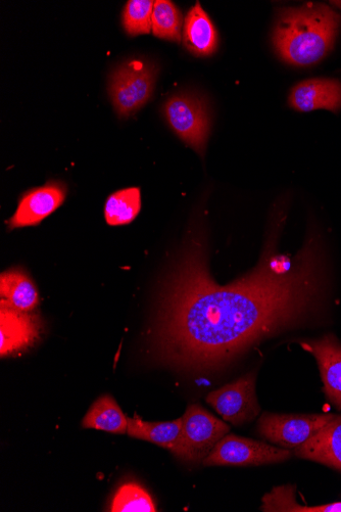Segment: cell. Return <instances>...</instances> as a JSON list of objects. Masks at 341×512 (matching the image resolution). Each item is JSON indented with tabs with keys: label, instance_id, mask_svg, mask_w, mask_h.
<instances>
[{
	"label": "cell",
	"instance_id": "1",
	"mask_svg": "<svg viewBox=\"0 0 341 512\" xmlns=\"http://www.w3.org/2000/svg\"><path fill=\"white\" fill-rule=\"evenodd\" d=\"M286 211L287 201L281 199L271 213L259 266L227 286L215 283L201 236L193 235L161 296L154 329L161 360L186 370L219 369L309 314L321 291V242L311 232L297 256L277 255L274 246Z\"/></svg>",
	"mask_w": 341,
	"mask_h": 512
},
{
	"label": "cell",
	"instance_id": "2",
	"mask_svg": "<svg viewBox=\"0 0 341 512\" xmlns=\"http://www.w3.org/2000/svg\"><path fill=\"white\" fill-rule=\"evenodd\" d=\"M340 25L341 16L324 4L281 9L273 29L275 51L292 66L318 64L334 49Z\"/></svg>",
	"mask_w": 341,
	"mask_h": 512
},
{
	"label": "cell",
	"instance_id": "3",
	"mask_svg": "<svg viewBox=\"0 0 341 512\" xmlns=\"http://www.w3.org/2000/svg\"><path fill=\"white\" fill-rule=\"evenodd\" d=\"M157 76L156 66L142 60L127 62L113 72L109 93L119 117L134 115L151 100Z\"/></svg>",
	"mask_w": 341,
	"mask_h": 512
},
{
	"label": "cell",
	"instance_id": "4",
	"mask_svg": "<svg viewBox=\"0 0 341 512\" xmlns=\"http://www.w3.org/2000/svg\"><path fill=\"white\" fill-rule=\"evenodd\" d=\"M164 113L181 141L204 157L212 125L206 101L194 93L181 92L167 101Z\"/></svg>",
	"mask_w": 341,
	"mask_h": 512
},
{
	"label": "cell",
	"instance_id": "5",
	"mask_svg": "<svg viewBox=\"0 0 341 512\" xmlns=\"http://www.w3.org/2000/svg\"><path fill=\"white\" fill-rule=\"evenodd\" d=\"M229 431L224 422L201 405L192 404L182 416L180 443L174 455L184 461H204Z\"/></svg>",
	"mask_w": 341,
	"mask_h": 512
},
{
	"label": "cell",
	"instance_id": "6",
	"mask_svg": "<svg viewBox=\"0 0 341 512\" xmlns=\"http://www.w3.org/2000/svg\"><path fill=\"white\" fill-rule=\"evenodd\" d=\"M333 414H278L265 412L258 424L259 434L270 443L296 449L325 427Z\"/></svg>",
	"mask_w": 341,
	"mask_h": 512
},
{
	"label": "cell",
	"instance_id": "7",
	"mask_svg": "<svg viewBox=\"0 0 341 512\" xmlns=\"http://www.w3.org/2000/svg\"><path fill=\"white\" fill-rule=\"evenodd\" d=\"M291 452L263 442L226 435L203 461L206 467L214 465H236L248 467L278 463L288 460Z\"/></svg>",
	"mask_w": 341,
	"mask_h": 512
},
{
	"label": "cell",
	"instance_id": "8",
	"mask_svg": "<svg viewBox=\"0 0 341 512\" xmlns=\"http://www.w3.org/2000/svg\"><path fill=\"white\" fill-rule=\"evenodd\" d=\"M207 402L224 421L234 426L254 421L261 412L256 395V375L249 374L210 393Z\"/></svg>",
	"mask_w": 341,
	"mask_h": 512
},
{
	"label": "cell",
	"instance_id": "9",
	"mask_svg": "<svg viewBox=\"0 0 341 512\" xmlns=\"http://www.w3.org/2000/svg\"><path fill=\"white\" fill-rule=\"evenodd\" d=\"M67 188L63 182L50 181L25 193L9 221L11 229L38 225L56 212L65 202Z\"/></svg>",
	"mask_w": 341,
	"mask_h": 512
},
{
	"label": "cell",
	"instance_id": "10",
	"mask_svg": "<svg viewBox=\"0 0 341 512\" xmlns=\"http://www.w3.org/2000/svg\"><path fill=\"white\" fill-rule=\"evenodd\" d=\"M289 106L299 112L341 109V81L331 78L308 79L292 87L288 97Z\"/></svg>",
	"mask_w": 341,
	"mask_h": 512
},
{
	"label": "cell",
	"instance_id": "11",
	"mask_svg": "<svg viewBox=\"0 0 341 512\" xmlns=\"http://www.w3.org/2000/svg\"><path fill=\"white\" fill-rule=\"evenodd\" d=\"M301 345L318 363L327 398L341 409V344L334 335L329 334L319 340L302 342Z\"/></svg>",
	"mask_w": 341,
	"mask_h": 512
},
{
	"label": "cell",
	"instance_id": "12",
	"mask_svg": "<svg viewBox=\"0 0 341 512\" xmlns=\"http://www.w3.org/2000/svg\"><path fill=\"white\" fill-rule=\"evenodd\" d=\"M39 325L36 316L2 305V357L32 345L38 338Z\"/></svg>",
	"mask_w": 341,
	"mask_h": 512
},
{
	"label": "cell",
	"instance_id": "13",
	"mask_svg": "<svg viewBox=\"0 0 341 512\" xmlns=\"http://www.w3.org/2000/svg\"><path fill=\"white\" fill-rule=\"evenodd\" d=\"M184 48L193 56L209 57L216 53L219 35L200 3L188 12L182 33Z\"/></svg>",
	"mask_w": 341,
	"mask_h": 512
},
{
	"label": "cell",
	"instance_id": "14",
	"mask_svg": "<svg viewBox=\"0 0 341 512\" xmlns=\"http://www.w3.org/2000/svg\"><path fill=\"white\" fill-rule=\"evenodd\" d=\"M295 454L341 473V415L334 416L315 436L296 448Z\"/></svg>",
	"mask_w": 341,
	"mask_h": 512
},
{
	"label": "cell",
	"instance_id": "15",
	"mask_svg": "<svg viewBox=\"0 0 341 512\" xmlns=\"http://www.w3.org/2000/svg\"><path fill=\"white\" fill-rule=\"evenodd\" d=\"M0 296L2 305L30 312L39 303L37 289L26 271L14 268L2 273L0 277Z\"/></svg>",
	"mask_w": 341,
	"mask_h": 512
},
{
	"label": "cell",
	"instance_id": "16",
	"mask_svg": "<svg viewBox=\"0 0 341 512\" xmlns=\"http://www.w3.org/2000/svg\"><path fill=\"white\" fill-rule=\"evenodd\" d=\"M181 431L182 417L173 422L166 423L145 422L137 414L132 418H128L127 434L129 437L154 443L168 449L173 454L178 449Z\"/></svg>",
	"mask_w": 341,
	"mask_h": 512
},
{
	"label": "cell",
	"instance_id": "17",
	"mask_svg": "<svg viewBox=\"0 0 341 512\" xmlns=\"http://www.w3.org/2000/svg\"><path fill=\"white\" fill-rule=\"evenodd\" d=\"M82 427L124 435L128 430V418L112 396L104 395L89 408Z\"/></svg>",
	"mask_w": 341,
	"mask_h": 512
},
{
	"label": "cell",
	"instance_id": "18",
	"mask_svg": "<svg viewBox=\"0 0 341 512\" xmlns=\"http://www.w3.org/2000/svg\"><path fill=\"white\" fill-rule=\"evenodd\" d=\"M262 511L268 512H341V502L302 506L296 501V486H279L263 497Z\"/></svg>",
	"mask_w": 341,
	"mask_h": 512
},
{
	"label": "cell",
	"instance_id": "19",
	"mask_svg": "<svg viewBox=\"0 0 341 512\" xmlns=\"http://www.w3.org/2000/svg\"><path fill=\"white\" fill-rule=\"evenodd\" d=\"M141 209V195L138 188L121 190L109 197L105 216L109 225L119 226L131 223Z\"/></svg>",
	"mask_w": 341,
	"mask_h": 512
},
{
	"label": "cell",
	"instance_id": "20",
	"mask_svg": "<svg viewBox=\"0 0 341 512\" xmlns=\"http://www.w3.org/2000/svg\"><path fill=\"white\" fill-rule=\"evenodd\" d=\"M183 19L180 10L169 0H157L153 10V33L158 38L181 42Z\"/></svg>",
	"mask_w": 341,
	"mask_h": 512
},
{
	"label": "cell",
	"instance_id": "21",
	"mask_svg": "<svg viewBox=\"0 0 341 512\" xmlns=\"http://www.w3.org/2000/svg\"><path fill=\"white\" fill-rule=\"evenodd\" d=\"M111 511L113 512H155V503L148 492L135 483H128L116 492Z\"/></svg>",
	"mask_w": 341,
	"mask_h": 512
},
{
	"label": "cell",
	"instance_id": "22",
	"mask_svg": "<svg viewBox=\"0 0 341 512\" xmlns=\"http://www.w3.org/2000/svg\"><path fill=\"white\" fill-rule=\"evenodd\" d=\"M155 2L151 0H130L123 12V26L130 36L149 34L153 27Z\"/></svg>",
	"mask_w": 341,
	"mask_h": 512
},
{
	"label": "cell",
	"instance_id": "23",
	"mask_svg": "<svg viewBox=\"0 0 341 512\" xmlns=\"http://www.w3.org/2000/svg\"><path fill=\"white\" fill-rule=\"evenodd\" d=\"M331 4L341 10V2H332Z\"/></svg>",
	"mask_w": 341,
	"mask_h": 512
}]
</instances>
